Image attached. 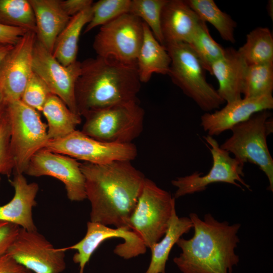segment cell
<instances>
[{
	"label": "cell",
	"instance_id": "7",
	"mask_svg": "<svg viewBox=\"0 0 273 273\" xmlns=\"http://www.w3.org/2000/svg\"><path fill=\"white\" fill-rule=\"evenodd\" d=\"M11 130L10 147L14 174H24L32 156L43 149L49 141L48 125L39 112L21 100L5 101Z\"/></svg>",
	"mask_w": 273,
	"mask_h": 273
},
{
	"label": "cell",
	"instance_id": "34",
	"mask_svg": "<svg viewBox=\"0 0 273 273\" xmlns=\"http://www.w3.org/2000/svg\"><path fill=\"white\" fill-rule=\"evenodd\" d=\"M10 122L4 108L0 118V183L1 175L9 177L14 168L10 147Z\"/></svg>",
	"mask_w": 273,
	"mask_h": 273
},
{
	"label": "cell",
	"instance_id": "1",
	"mask_svg": "<svg viewBox=\"0 0 273 273\" xmlns=\"http://www.w3.org/2000/svg\"><path fill=\"white\" fill-rule=\"evenodd\" d=\"M86 198L91 206L90 221L116 228L128 227L146 177L131 161L97 164L83 162Z\"/></svg>",
	"mask_w": 273,
	"mask_h": 273
},
{
	"label": "cell",
	"instance_id": "21",
	"mask_svg": "<svg viewBox=\"0 0 273 273\" xmlns=\"http://www.w3.org/2000/svg\"><path fill=\"white\" fill-rule=\"evenodd\" d=\"M34 15L36 38L52 54L56 40L69 22L60 0H28Z\"/></svg>",
	"mask_w": 273,
	"mask_h": 273
},
{
	"label": "cell",
	"instance_id": "40",
	"mask_svg": "<svg viewBox=\"0 0 273 273\" xmlns=\"http://www.w3.org/2000/svg\"><path fill=\"white\" fill-rule=\"evenodd\" d=\"M4 105H5L4 98L3 94L2 93V88L0 85V118L1 117V115L3 111Z\"/></svg>",
	"mask_w": 273,
	"mask_h": 273
},
{
	"label": "cell",
	"instance_id": "26",
	"mask_svg": "<svg viewBox=\"0 0 273 273\" xmlns=\"http://www.w3.org/2000/svg\"><path fill=\"white\" fill-rule=\"evenodd\" d=\"M248 65L273 63V37L267 27H258L246 35L237 50Z\"/></svg>",
	"mask_w": 273,
	"mask_h": 273
},
{
	"label": "cell",
	"instance_id": "38",
	"mask_svg": "<svg viewBox=\"0 0 273 273\" xmlns=\"http://www.w3.org/2000/svg\"><path fill=\"white\" fill-rule=\"evenodd\" d=\"M11 256L5 253L0 256V273H30Z\"/></svg>",
	"mask_w": 273,
	"mask_h": 273
},
{
	"label": "cell",
	"instance_id": "4",
	"mask_svg": "<svg viewBox=\"0 0 273 273\" xmlns=\"http://www.w3.org/2000/svg\"><path fill=\"white\" fill-rule=\"evenodd\" d=\"M231 130V136L220 147L244 165L249 162L257 165L267 177L268 189L273 192V159L267 144V136L273 132L271 113L268 110L257 113Z\"/></svg>",
	"mask_w": 273,
	"mask_h": 273
},
{
	"label": "cell",
	"instance_id": "36",
	"mask_svg": "<svg viewBox=\"0 0 273 273\" xmlns=\"http://www.w3.org/2000/svg\"><path fill=\"white\" fill-rule=\"evenodd\" d=\"M27 31L23 28L0 24V43L14 46Z\"/></svg>",
	"mask_w": 273,
	"mask_h": 273
},
{
	"label": "cell",
	"instance_id": "13",
	"mask_svg": "<svg viewBox=\"0 0 273 273\" xmlns=\"http://www.w3.org/2000/svg\"><path fill=\"white\" fill-rule=\"evenodd\" d=\"M119 238L123 242L116 245L114 253L118 256L129 259L146 253L147 247L142 240L129 228H111L103 224L88 221L84 237L75 244L63 248L64 250L76 251L73 261L79 265L78 273H84L86 264L98 247L106 240Z\"/></svg>",
	"mask_w": 273,
	"mask_h": 273
},
{
	"label": "cell",
	"instance_id": "33",
	"mask_svg": "<svg viewBox=\"0 0 273 273\" xmlns=\"http://www.w3.org/2000/svg\"><path fill=\"white\" fill-rule=\"evenodd\" d=\"M52 94L44 81L34 72L32 73L22 94L21 100L38 112H41Z\"/></svg>",
	"mask_w": 273,
	"mask_h": 273
},
{
	"label": "cell",
	"instance_id": "29",
	"mask_svg": "<svg viewBox=\"0 0 273 273\" xmlns=\"http://www.w3.org/2000/svg\"><path fill=\"white\" fill-rule=\"evenodd\" d=\"M0 24L36 31L34 15L28 0H0Z\"/></svg>",
	"mask_w": 273,
	"mask_h": 273
},
{
	"label": "cell",
	"instance_id": "22",
	"mask_svg": "<svg viewBox=\"0 0 273 273\" xmlns=\"http://www.w3.org/2000/svg\"><path fill=\"white\" fill-rule=\"evenodd\" d=\"M143 29V39L136 59V66L140 81L146 83L150 80L153 73L168 75L171 59L166 48L156 39L144 22Z\"/></svg>",
	"mask_w": 273,
	"mask_h": 273
},
{
	"label": "cell",
	"instance_id": "12",
	"mask_svg": "<svg viewBox=\"0 0 273 273\" xmlns=\"http://www.w3.org/2000/svg\"><path fill=\"white\" fill-rule=\"evenodd\" d=\"M65 252L37 230L21 228L7 253L32 273H61L66 267Z\"/></svg>",
	"mask_w": 273,
	"mask_h": 273
},
{
	"label": "cell",
	"instance_id": "11",
	"mask_svg": "<svg viewBox=\"0 0 273 273\" xmlns=\"http://www.w3.org/2000/svg\"><path fill=\"white\" fill-rule=\"evenodd\" d=\"M44 148L77 160L97 164L119 160L131 161L138 155L137 148L132 143L104 142L77 130L63 138L49 141Z\"/></svg>",
	"mask_w": 273,
	"mask_h": 273
},
{
	"label": "cell",
	"instance_id": "16",
	"mask_svg": "<svg viewBox=\"0 0 273 273\" xmlns=\"http://www.w3.org/2000/svg\"><path fill=\"white\" fill-rule=\"evenodd\" d=\"M36 33L27 31L15 44L0 66V85L5 101L21 100L33 73L32 59Z\"/></svg>",
	"mask_w": 273,
	"mask_h": 273
},
{
	"label": "cell",
	"instance_id": "9",
	"mask_svg": "<svg viewBox=\"0 0 273 273\" xmlns=\"http://www.w3.org/2000/svg\"><path fill=\"white\" fill-rule=\"evenodd\" d=\"M143 23L127 13L101 26L93 44L97 56L126 64H136L143 39Z\"/></svg>",
	"mask_w": 273,
	"mask_h": 273
},
{
	"label": "cell",
	"instance_id": "18",
	"mask_svg": "<svg viewBox=\"0 0 273 273\" xmlns=\"http://www.w3.org/2000/svg\"><path fill=\"white\" fill-rule=\"evenodd\" d=\"M10 183L14 189L13 198L0 206V221L16 224L27 231H36L32 217L38 185L28 183L23 174H15Z\"/></svg>",
	"mask_w": 273,
	"mask_h": 273
},
{
	"label": "cell",
	"instance_id": "32",
	"mask_svg": "<svg viewBox=\"0 0 273 273\" xmlns=\"http://www.w3.org/2000/svg\"><path fill=\"white\" fill-rule=\"evenodd\" d=\"M131 0H100L93 3V16L86 25L84 33L102 26L125 13H129Z\"/></svg>",
	"mask_w": 273,
	"mask_h": 273
},
{
	"label": "cell",
	"instance_id": "41",
	"mask_svg": "<svg viewBox=\"0 0 273 273\" xmlns=\"http://www.w3.org/2000/svg\"><path fill=\"white\" fill-rule=\"evenodd\" d=\"M30 273H32V272H31Z\"/></svg>",
	"mask_w": 273,
	"mask_h": 273
},
{
	"label": "cell",
	"instance_id": "20",
	"mask_svg": "<svg viewBox=\"0 0 273 273\" xmlns=\"http://www.w3.org/2000/svg\"><path fill=\"white\" fill-rule=\"evenodd\" d=\"M248 65L237 50L229 48L224 55L211 66L210 74L218 83L219 96L229 103L242 98L244 79Z\"/></svg>",
	"mask_w": 273,
	"mask_h": 273
},
{
	"label": "cell",
	"instance_id": "15",
	"mask_svg": "<svg viewBox=\"0 0 273 273\" xmlns=\"http://www.w3.org/2000/svg\"><path fill=\"white\" fill-rule=\"evenodd\" d=\"M24 173L35 177L50 176L60 180L71 201L86 199L80 163L74 158L43 148L32 156Z\"/></svg>",
	"mask_w": 273,
	"mask_h": 273
},
{
	"label": "cell",
	"instance_id": "28",
	"mask_svg": "<svg viewBox=\"0 0 273 273\" xmlns=\"http://www.w3.org/2000/svg\"><path fill=\"white\" fill-rule=\"evenodd\" d=\"M273 63L248 65L242 94L244 98L272 95Z\"/></svg>",
	"mask_w": 273,
	"mask_h": 273
},
{
	"label": "cell",
	"instance_id": "37",
	"mask_svg": "<svg viewBox=\"0 0 273 273\" xmlns=\"http://www.w3.org/2000/svg\"><path fill=\"white\" fill-rule=\"evenodd\" d=\"M61 5L65 12L72 17L92 7V0H60Z\"/></svg>",
	"mask_w": 273,
	"mask_h": 273
},
{
	"label": "cell",
	"instance_id": "19",
	"mask_svg": "<svg viewBox=\"0 0 273 273\" xmlns=\"http://www.w3.org/2000/svg\"><path fill=\"white\" fill-rule=\"evenodd\" d=\"M201 20L185 1L167 0L161 16L163 46L173 43H189Z\"/></svg>",
	"mask_w": 273,
	"mask_h": 273
},
{
	"label": "cell",
	"instance_id": "27",
	"mask_svg": "<svg viewBox=\"0 0 273 273\" xmlns=\"http://www.w3.org/2000/svg\"><path fill=\"white\" fill-rule=\"evenodd\" d=\"M187 5L200 20L210 23L222 39L232 43L236 42L234 31L236 22L231 16L222 11L213 0H187Z\"/></svg>",
	"mask_w": 273,
	"mask_h": 273
},
{
	"label": "cell",
	"instance_id": "25",
	"mask_svg": "<svg viewBox=\"0 0 273 273\" xmlns=\"http://www.w3.org/2000/svg\"><path fill=\"white\" fill-rule=\"evenodd\" d=\"M41 112L47 120L49 141L69 135L81 122V116L71 111L59 97L53 94L48 97Z\"/></svg>",
	"mask_w": 273,
	"mask_h": 273
},
{
	"label": "cell",
	"instance_id": "30",
	"mask_svg": "<svg viewBox=\"0 0 273 273\" xmlns=\"http://www.w3.org/2000/svg\"><path fill=\"white\" fill-rule=\"evenodd\" d=\"M189 44L210 73L212 64L225 53V49L210 35L206 23L201 20Z\"/></svg>",
	"mask_w": 273,
	"mask_h": 273
},
{
	"label": "cell",
	"instance_id": "3",
	"mask_svg": "<svg viewBox=\"0 0 273 273\" xmlns=\"http://www.w3.org/2000/svg\"><path fill=\"white\" fill-rule=\"evenodd\" d=\"M141 87L136 64H126L97 56L81 62L75 87L78 114L137 101Z\"/></svg>",
	"mask_w": 273,
	"mask_h": 273
},
{
	"label": "cell",
	"instance_id": "6",
	"mask_svg": "<svg viewBox=\"0 0 273 273\" xmlns=\"http://www.w3.org/2000/svg\"><path fill=\"white\" fill-rule=\"evenodd\" d=\"M164 47L171 59L168 75L173 83L205 112L219 108L225 101L207 81L206 70L190 46L179 42Z\"/></svg>",
	"mask_w": 273,
	"mask_h": 273
},
{
	"label": "cell",
	"instance_id": "8",
	"mask_svg": "<svg viewBox=\"0 0 273 273\" xmlns=\"http://www.w3.org/2000/svg\"><path fill=\"white\" fill-rule=\"evenodd\" d=\"M175 201L170 192L146 178L128 227L147 248L151 249L164 235Z\"/></svg>",
	"mask_w": 273,
	"mask_h": 273
},
{
	"label": "cell",
	"instance_id": "23",
	"mask_svg": "<svg viewBox=\"0 0 273 273\" xmlns=\"http://www.w3.org/2000/svg\"><path fill=\"white\" fill-rule=\"evenodd\" d=\"M192 228L193 223L189 217H178L174 207L166 233L150 249L151 258L145 273H166V263L172 247Z\"/></svg>",
	"mask_w": 273,
	"mask_h": 273
},
{
	"label": "cell",
	"instance_id": "35",
	"mask_svg": "<svg viewBox=\"0 0 273 273\" xmlns=\"http://www.w3.org/2000/svg\"><path fill=\"white\" fill-rule=\"evenodd\" d=\"M20 228L16 224L0 221V256L7 253Z\"/></svg>",
	"mask_w": 273,
	"mask_h": 273
},
{
	"label": "cell",
	"instance_id": "10",
	"mask_svg": "<svg viewBox=\"0 0 273 273\" xmlns=\"http://www.w3.org/2000/svg\"><path fill=\"white\" fill-rule=\"evenodd\" d=\"M203 138L209 145L205 144L211 154L212 167L205 175L195 171L190 175L177 177L172 180V185L177 189L174 198L202 192L208 185L216 183L232 184L244 190L239 182L251 190L250 186L242 178L244 176V165L232 157L229 152L221 149L213 137L207 135Z\"/></svg>",
	"mask_w": 273,
	"mask_h": 273
},
{
	"label": "cell",
	"instance_id": "24",
	"mask_svg": "<svg viewBox=\"0 0 273 273\" xmlns=\"http://www.w3.org/2000/svg\"><path fill=\"white\" fill-rule=\"evenodd\" d=\"M92 16L91 7L72 17L57 37L52 54L62 65L67 66L77 61L81 32L90 21Z\"/></svg>",
	"mask_w": 273,
	"mask_h": 273
},
{
	"label": "cell",
	"instance_id": "31",
	"mask_svg": "<svg viewBox=\"0 0 273 273\" xmlns=\"http://www.w3.org/2000/svg\"><path fill=\"white\" fill-rule=\"evenodd\" d=\"M167 0H131L129 13L141 19L150 29L156 39L163 46L161 29L162 9Z\"/></svg>",
	"mask_w": 273,
	"mask_h": 273
},
{
	"label": "cell",
	"instance_id": "5",
	"mask_svg": "<svg viewBox=\"0 0 273 273\" xmlns=\"http://www.w3.org/2000/svg\"><path fill=\"white\" fill-rule=\"evenodd\" d=\"M82 116L81 131L104 142L128 144L139 137L144 128L145 111L137 101L89 110Z\"/></svg>",
	"mask_w": 273,
	"mask_h": 273
},
{
	"label": "cell",
	"instance_id": "17",
	"mask_svg": "<svg viewBox=\"0 0 273 273\" xmlns=\"http://www.w3.org/2000/svg\"><path fill=\"white\" fill-rule=\"evenodd\" d=\"M273 108L272 95L241 98L231 102L213 113L205 112L201 117L200 125L208 135H218L231 130L254 114Z\"/></svg>",
	"mask_w": 273,
	"mask_h": 273
},
{
	"label": "cell",
	"instance_id": "14",
	"mask_svg": "<svg viewBox=\"0 0 273 273\" xmlns=\"http://www.w3.org/2000/svg\"><path fill=\"white\" fill-rule=\"evenodd\" d=\"M32 69L46 84L52 94L59 97L73 112L78 114L75 87L81 72V62L62 65L37 39L34 45ZM79 115V114H78Z\"/></svg>",
	"mask_w": 273,
	"mask_h": 273
},
{
	"label": "cell",
	"instance_id": "39",
	"mask_svg": "<svg viewBox=\"0 0 273 273\" xmlns=\"http://www.w3.org/2000/svg\"><path fill=\"white\" fill-rule=\"evenodd\" d=\"M14 46L0 43V66L5 57Z\"/></svg>",
	"mask_w": 273,
	"mask_h": 273
},
{
	"label": "cell",
	"instance_id": "2",
	"mask_svg": "<svg viewBox=\"0 0 273 273\" xmlns=\"http://www.w3.org/2000/svg\"><path fill=\"white\" fill-rule=\"evenodd\" d=\"M189 218L194 233L191 238L181 237L176 243L181 250L173 259L178 269L182 273H232L240 261L235 249L241 224L218 221L210 213L203 220L195 213Z\"/></svg>",
	"mask_w": 273,
	"mask_h": 273
}]
</instances>
